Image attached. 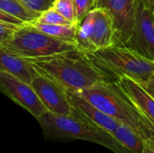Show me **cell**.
I'll list each match as a JSON object with an SVG mask.
<instances>
[{"label": "cell", "mask_w": 154, "mask_h": 153, "mask_svg": "<svg viewBox=\"0 0 154 153\" xmlns=\"http://www.w3.org/2000/svg\"><path fill=\"white\" fill-rule=\"evenodd\" d=\"M41 74L57 84L66 93H78L102 82H112L88 55L79 49L52 56L26 59Z\"/></svg>", "instance_id": "cell-1"}, {"label": "cell", "mask_w": 154, "mask_h": 153, "mask_svg": "<svg viewBox=\"0 0 154 153\" xmlns=\"http://www.w3.org/2000/svg\"><path fill=\"white\" fill-rule=\"evenodd\" d=\"M143 140L153 139L154 127L123 92L116 81L102 82L76 93Z\"/></svg>", "instance_id": "cell-2"}, {"label": "cell", "mask_w": 154, "mask_h": 153, "mask_svg": "<svg viewBox=\"0 0 154 153\" xmlns=\"http://www.w3.org/2000/svg\"><path fill=\"white\" fill-rule=\"evenodd\" d=\"M37 120L47 141L69 142L82 140L104 146L115 153H132L111 133L90 123L74 109L68 115L47 111Z\"/></svg>", "instance_id": "cell-3"}, {"label": "cell", "mask_w": 154, "mask_h": 153, "mask_svg": "<svg viewBox=\"0 0 154 153\" xmlns=\"http://www.w3.org/2000/svg\"><path fill=\"white\" fill-rule=\"evenodd\" d=\"M86 54L112 82L117 81L121 77H127L141 85L148 81L154 74V61L125 45L112 44Z\"/></svg>", "instance_id": "cell-4"}, {"label": "cell", "mask_w": 154, "mask_h": 153, "mask_svg": "<svg viewBox=\"0 0 154 153\" xmlns=\"http://www.w3.org/2000/svg\"><path fill=\"white\" fill-rule=\"evenodd\" d=\"M4 47L25 59L44 58L78 49L75 41L55 38L29 23L19 27Z\"/></svg>", "instance_id": "cell-5"}, {"label": "cell", "mask_w": 154, "mask_h": 153, "mask_svg": "<svg viewBox=\"0 0 154 153\" xmlns=\"http://www.w3.org/2000/svg\"><path fill=\"white\" fill-rule=\"evenodd\" d=\"M75 41L78 49L85 53L115 44V31L108 13L99 7L89 11L78 23Z\"/></svg>", "instance_id": "cell-6"}, {"label": "cell", "mask_w": 154, "mask_h": 153, "mask_svg": "<svg viewBox=\"0 0 154 153\" xmlns=\"http://www.w3.org/2000/svg\"><path fill=\"white\" fill-rule=\"evenodd\" d=\"M125 46L154 61V12L138 0L135 23Z\"/></svg>", "instance_id": "cell-7"}, {"label": "cell", "mask_w": 154, "mask_h": 153, "mask_svg": "<svg viewBox=\"0 0 154 153\" xmlns=\"http://www.w3.org/2000/svg\"><path fill=\"white\" fill-rule=\"evenodd\" d=\"M138 0H96L95 7L105 9L113 23L115 44L125 45L135 23Z\"/></svg>", "instance_id": "cell-8"}, {"label": "cell", "mask_w": 154, "mask_h": 153, "mask_svg": "<svg viewBox=\"0 0 154 153\" xmlns=\"http://www.w3.org/2000/svg\"><path fill=\"white\" fill-rule=\"evenodd\" d=\"M0 91L28 111L36 120L48 111L31 84L22 81L8 73L0 72Z\"/></svg>", "instance_id": "cell-9"}, {"label": "cell", "mask_w": 154, "mask_h": 153, "mask_svg": "<svg viewBox=\"0 0 154 153\" xmlns=\"http://www.w3.org/2000/svg\"><path fill=\"white\" fill-rule=\"evenodd\" d=\"M31 86L49 112L65 115L72 113L73 108L69 101L67 93L36 69L34 70Z\"/></svg>", "instance_id": "cell-10"}, {"label": "cell", "mask_w": 154, "mask_h": 153, "mask_svg": "<svg viewBox=\"0 0 154 153\" xmlns=\"http://www.w3.org/2000/svg\"><path fill=\"white\" fill-rule=\"evenodd\" d=\"M116 82L128 99L154 127L153 97L139 83L127 77H121Z\"/></svg>", "instance_id": "cell-11"}, {"label": "cell", "mask_w": 154, "mask_h": 153, "mask_svg": "<svg viewBox=\"0 0 154 153\" xmlns=\"http://www.w3.org/2000/svg\"><path fill=\"white\" fill-rule=\"evenodd\" d=\"M67 95L72 108L85 119L111 134L116 131L119 123L114 118L91 105L78 94L67 92Z\"/></svg>", "instance_id": "cell-12"}, {"label": "cell", "mask_w": 154, "mask_h": 153, "mask_svg": "<svg viewBox=\"0 0 154 153\" xmlns=\"http://www.w3.org/2000/svg\"><path fill=\"white\" fill-rule=\"evenodd\" d=\"M34 70V68L25 58L11 52L5 47L0 48V72L8 73L31 84Z\"/></svg>", "instance_id": "cell-13"}, {"label": "cell", "mask_w": 154, "mask_h": 153, "mask_svg": "<svg viewBox=\"0 0 154 153\" xmlns=\"http://www.w3.org/2000/svg\"><path fill=\"white\" fill-rule=\"evenodd\" d=\"M0 10L25 23L34 22L41 14L30 9L19 0H0Z\"/></svg>", "instance_id": "cell-14"}, {"label": "cell", "mask_w": 154, "mask_h": 153, "mask_svg": "<svg viewBox=\"0 0 154 153\" xmlns=\"http://www.w3.org/2000/svg\"><path fill=\"white\" fill-rule=\"evenodd\" d=\"M112 135L132 153L143 152V139L128 126L119 124Z\"/></svg>", "instance_id": "cell-15"}, {"label": "cell", "mask_w": 154, "mask_h": 153, "mask_svg": "<svg viewBox=\"0 0 154 153\" xmlns=\"http://www.w3.org/2000/svg\"><path fill=\"white\" fill-rule=\"evenodd\" d=\"M29 24L55 38L75 41L78 24H45L36 22H32Z\"/></svg>", "instance_id": "cell-16"}, {"label": "cell", "mask_w": 154, "mask_h": 153, "mask_svg": "<svg viewBox=\"0 0 154 153\" xmlns=\"http://www.w3.org/2000/svg\"><path fill=\"white\" fill-rule=\"evenodd\" d=\"M51 6L72 24L79 23L74 0H54Z\"/></svg>", "instance_id": "cell-17"}, {"label": "cell", "mask_w": 154, "mask_h": 153, "mask_svg": "<svg viewBox=\"0 0 154 153\" xmlns=\"http://www.w3.org/2000/svg\"><path fill=\"white\" fill-rule=\"evenodd\" d=\"M34 22L45 24H72L52 6L42 12Z\"/></svg>", "instance_id": "cell-18"}, {"label": "cell", "mask_w": 154, "mask_h": 153, "mask_svg": "<svg viewBox=\"0 0 154 153\" xmlns=\"http://www.w3.org/2000/svg\"><path fill=\"white\" fill-rule=\"evenodd\" d=\"M76 5V12H77V20L79 23L85 15L95 8L96 0H74Z\"/></svg>", "instance_id": "cell-19"}, {"label": "cell", "mask_w": 154, "mask_h": 153, "mask_svg": "<svg viewBox=\"0 0 154 153\" xmlns=\"http://www.w3.org/2000/svg\"><path fill=\"white\" fill-rule=\"evenodd\" d=\"M21 26L10 23H0V48L4 47L7 41L12 38L14 32Z\"/></svg>", "instance_id": "cell-20"}, {"label": "cell", "mask_w": 154, "mask_h": 153, "mask_svg": "<svg viewBox=\"0 0 154 153\" xmlns=\"http://www.w3.org/2000/svg\"><path fill=\"white\" fill-rule=\"evenodd\" d=\"M30 9L42 13L52 5L54 0H19Z\"/></svg>", "instance_id": "cell-21"}, {"label": "cell", "mask_w": 154, "mask_h": 153, "mask_svg": "<svg viewBox=\"0 0 154 153\" xmlns=\"http://www.w3.org/2000/svg\"><path fill=\"white\" fill-rule=\"evenodd\" d=\"M0 23H10V24H14V25H17V26H23L27 23L22 22L21 20L14 17V16H11L5 13H4L3 11L0 10Z\"/></svg>", "instance_id": "cell-22"}, {"label": "cell", "mask_w": 154, "mask_h": 153, "mask_svg": "<svg viewBox=\"0 0 154 153\" xmlns=\"http://www.w3.org/2000/svg\"><path fill=\"white\" fill-rule=\"evenodd\" d=\"M141 86L154 98V74L148 81L143 84H141Z\"/></svg>", "instance_id": "cell-23"}, {"label": "cell", "mask_w": 154, "mask_h": 153, "mask_svg": "<svg viewBox=\"0 0 154 153\" xmlns=\"http://www.w3.org/2000/svg\"><path fill=\"white\" fill-rule=\"evenodd\" d=\"M142 153H154L153 139L143 140V150Z\"/></svg>", "instance_id": "cell-24"}, {"label": "cell", "mask_w": 154, "mask_h": 153, "mask_svg": "<svg viewBox=\"0 0 154 153\" xmlns=\"http://www.w3.org/2000/svg\"><path fill=\"white\" fill-rule=\"evenodd\" d=\"M142 1L145 4V5L148 8H150L152 11L154 12V0H142Z\"/></svg>", "instance_id": "cell-25"}]
</instances>
